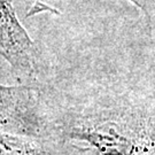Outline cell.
<instances>
[{"label":"cell","instance_id":"obj_1","mask_svg":"<svg viewBox=\"0 0 155 155\" xmlns=\"http://www.w3.org/2000/svg\"><path fill=\"white\" fill-rule=\"evenodd\" d=\"M52 137L85 144L98 155H155V104L131 94L100 93L71 106L47 107Z\"/></svg>","mask_w":155,"mask_h":155},{"label":"cell","instance_id":"obj_2","mask_svg":"<svg viewBox=\"0 0 155 155\" xmlns=\"http://www.w3.org/2000/svg\"><path fill=\"white\" fill-rule=\"evenodd\" d=\"M0 130L35 138H53L40 90L31 85L0 84Z\"/></svg>","mask_w":155,"mask_h":155},{"label":"cell","instance_id":"obj_3","mask_svg":"<svg viewBox=\"0 0 155 155\" xmlns=\"http://www.w3.org/2000/svg\"><path fill=\"white\" fill-rule=\"evenodd\" d=\"M0 56L21 79H33L38 71V51L24 29L12 0H0Z\"/></svg>","mask_w":155,"mask_h":155},{"label":"cell","instance_id":"obj_4","mask_svg":"<svg viewBox=\"0 0 155 155\" xmlns=\"http://www.w3.org/2000/svg\"><path fill=\"white\" fill-rule=\"evenodd\" d=\"M78 150L55 138H35L0 130V155H82Z\"/></svg>","mask_w":155,"mask_h":155},{"label":"cell","instance_id":"obj_5","mask_svg":"<svg viewBox=\"0 0 155 155\" xmlns=\"http://www.w3.org/2000/svg\"><path fill=\"white\" fill-rule=\"evenodd\" d=\"M143 13L150 30L155 32V0H127Z\"/></svg>","mask_w":155,"mask_h":155}]
</instances>
